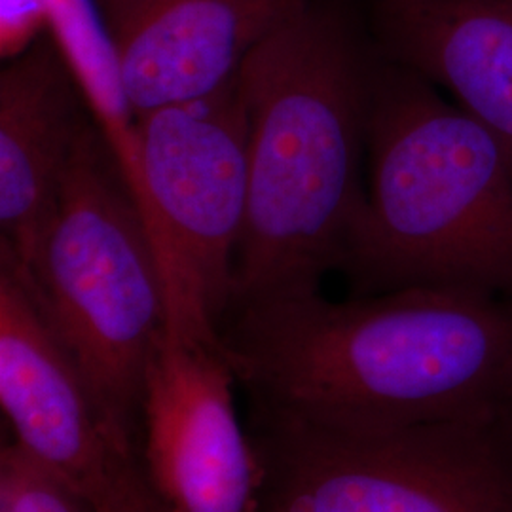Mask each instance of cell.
<instances>
[{
  "label": "cell",
  "mask_w": 512,
  "mask_h": 512,
  "mask_svg": "<svg viewBox=\"0 0 512 512\" xmlns=\"http://www.w3.org/2000/svg\"><path fill=\"white\" fill-rule=\"evenodd\" d=\"M220 346L249 416L380 429L512 412V302L448 289L239 304Z\"/></svg>",
  "instance_id": "cell-1"
},
{
  "label": "cell",
  "mask_w": 512,
  "mask_h": 512,
  "mask_svg": "<svg viewBox=\"0 0 512 512\" xmlns=\"http://www.w3.org/2000/svg\"><path fill=\"white\" fill-rule=\"evenodd\" d=\"M380 48L346 4L304 0L245 59L249 205L232 308L319 289L365 205L363 162ZM230 308V310H232Z\"/></svg>",
  "instance_id": "cell-2"
},
{
  "label": "cell",
  "mask_w": 512,
  "mask_h": 512,
  "mask_svg": "<svg viewBox=\"0 0 512 512\" xmlns=\"http://www.w3.org/2000/svg\"><path fill=\"white\" fill-rule=\"evenodd\" d=\"M351 296L427 287L512 302V169L488 129L380 52Z\"/></svg>",
  "instance_id": "cell-3"
},
{
  "label": "cell",
  "mask_w": 512,
  "mask_h": 512,
  "mask_svg": "<svg viewBox=\"0 0 512 512\" xmlns=\"http://www.w3.org/2000/svg\"><path fill=\"white\" fill-rule=\"evenodd\" d=\"M25 270L110 433L137 450L148 368L169 329L167 291L147 220L92 120Z\"/></svg>",
  "instance_id": "cell-4"
},
{
  "label": "cell",
  "mask_w": 512,
  "mask_h": 512,
  "mask_svg": "<svg viewBox=\"0 0 512 512\" xmlns=\"http://www.w3.org/2000/svg\"><path fill=\"white\" fill-rule=\"evenodd\" d=\"M249 425L262 512H512V412L380 429Z\"/></svg>",
  "instance_id": "cell-5"
},
{
  "label": "cell",
  "mask_w": 512,
  "mask_h": 512,
  "mask_svg": "<svg viewBox=\"0 0 512 512\" xmlns=\"http://www.w3.org/2000/svg\"><path fill=\"white\" fill-rule=\"evenodd\" d=\"M141 211L164 274L169 329L220 346L249 205V114L238 78L137 120Z\"/></svg>",
  "instance_id": "cell-6"
},
{
  "label": "cell",
  "mask_w": 512,
  "mask_h": 512,
  "mask_svg": "<svg viewBox=\"0 0 512 512\" xmlns=\"http://www.w3.org/2000/svg\"><path fill=\"white\" fill-rule=\"evenodd\" d=\"M222 346L165 334L141 403V469L164 512H262V469L241 427Z\"/></svg>",
  "instance_id": "cell-7"
},
{
  "label": "cell",
  "mask_w": 512,
  "mask_h": 512,
  "mask_svg": "<svg viewBox=\"0 0 512 512\" xmlns=\"http://www.w3.org/2000/svg\"><path fill=\"white\" fill-rule=\"evenodd\" d=\"M0 404L19 446L93 507L139 458L110 433L25 266L2 243Z\"/></svg>",
  "instance_id": "cell-8"
},
{
  "label": "cell",
  "mask_w": 512,
  "mask_h": 512,
  "mask_svg": "<svg viewBox=\"0 0 512 512\" xmlns=\"http://www.w3.org/2000/svg\"><path fill=\"white\" fill-rule=\"evenodd\" d=\"M304 0H97L137 118L196 103L238 78Z\"/></svg>",
  "instance_id": "cell-9"
},
{
  "label": "cell",
  "mask_w": 512,
  "mask_h": 512,
  "mask_svg": "<svg viewBox=\"0 0 512 512\" xmlns=\"http://www.w3.org/2000/svg\"><path fill=\"white\" fill-rule=\"evenodd\" d=\"M92 120L44 33L0 73V243L29 268L54 215L76 139Z\"/></svg>",
  "instance_id": "cell-10"
},
{
  "label": "cell",
  "mask_w": 512,
  "mask_h": 512,
  "mask_svg": "<svg viewBox=\"0 0 512 512\" xmlns=\"http://www.w3.org/2000/svg\"><path fill=\"white\" fill-rule=\"evenodd\" d=\"M370 29L389 61L452 93L512 169V0H374Z\"/></svg>",
  "instance_id": "cell-11"
},
{
  "label": "cell",
  "mask_w": 512,
  "mask_h": 512,
  "mask_svg": "<svg viewBox=\"0 0 512 512\" xmlns=\"http://www.w3.org/2000/svg\"><path fill=\"white\" fill-rule=\"evenodd\" d=\"M48 27L95 128L141 209L137 114L97 0H46ZM143 213V211H141Z\"/></svg>",
  "instance_id": "cell-12"
},
{
  "label": "cell",
  "mask_w": 512,
  "mask_h": 512,
  "mask_svg": "<svg viewBox=\"0 0 512 512\" xmlns=\"http://www.w3.org/2000/svg\"><path fill=\"white\" fill-rule=\"evenodd\" d=\"M0 512H97L16 440L0 452Z\"/></svg>",
  "instance_id": "cell-13"
},
{
  "label": "cell",
  "mask_w": 512,
  "mask_h": 512,
  "mask_svg": "<svg viewBox=\"0 0 512 512\" xmlns=\"http://www.w3.org/2000/svg\"><path fill=\"white\" fill-rule=\"evenodd\" d=\"M48 27L46 0H0V57L10 61L29 50Z\"/></svg>",
  "instance_id": "cell-14"
}]
</instances>
